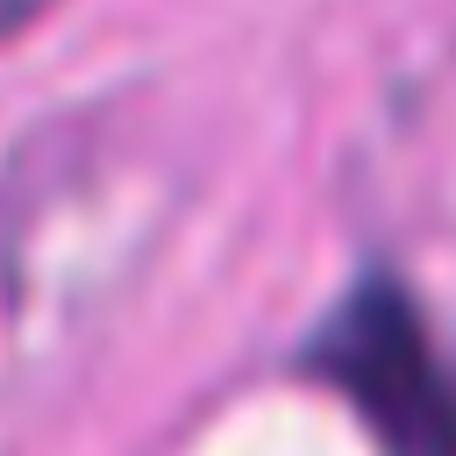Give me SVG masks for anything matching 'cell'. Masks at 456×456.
<instances>
[{"instance_id": "cell-2", "label": "cell", "mask_w": 456, "mask_h": 456, "mask_svg": "<svg viewBox=\"0 0 456 456\" xmlns=\"http://www.w3.org/2000/svg\"><path fill=\"white\" fill-rule=\"evenodd\" d=\"M36 7H43V0H0V36H7V28H21Z\"/></svg>"}, {"instance_id": "cell-1", "label": "cell", "mask_w": 456, "mask_h": 456, "mask_svg": "<svg viewBox=\"0 0 456 456\" xmlns=\"http://www.w3.org/2000/svg\"><path fill=\"white\" fill-rule=\"evenodd\" d=\"M299 370L356 406L385 456H456V378L442 370L428 321L399 278L349 285L306 335Z\"/></svg>"}]
</instances>
